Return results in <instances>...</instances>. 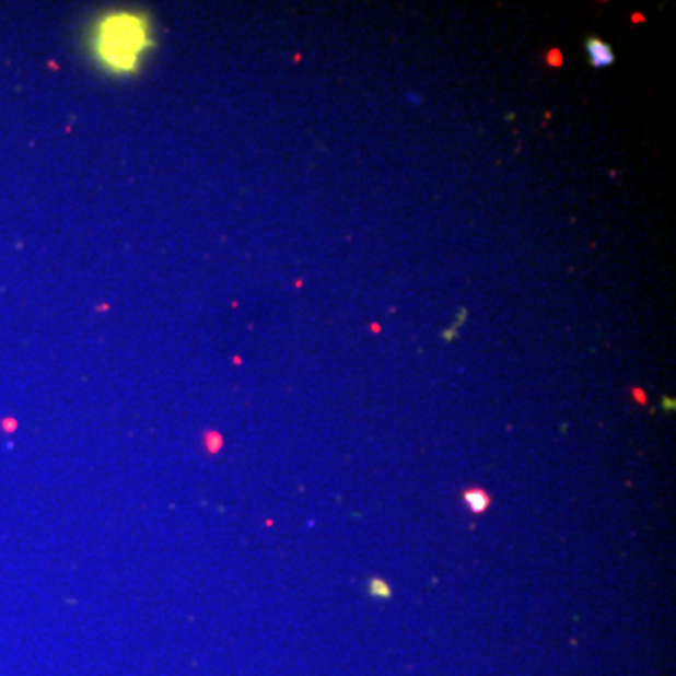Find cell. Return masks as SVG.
<instances>
[{
  "mask_svg": "<svg viewBox=\"0 0 676 676\" xmlns=\"http://www.w3.org/2000/svg\"><path fill=\"white\" fill-rule=\"evenodd\" d=\"M149 46L151 34L140 15H106L94 31V55L109 72H132Z\"/></svg>",
  "mask_w": 676,
  "mask_h": 676,
  "instance_id": "6da1fadb",
  "label": "cell"
},
{
  "mask_svg": "<svg viewBox=\"0 0 676 676\" xmlns=\"http://www.w3.org/2000/svg\"><path fill=\"white\" fill-rule=\"evenodd\" d=\"M586 55H588V60L594 68L610 67L615 62V54H613L609 44L599 40L597 36H592L586 40Z\"/></svg>",
  "mask_w": 676,
  "mask_h": 676,
  "instance_id": "7a4b0ae2",
  "label": "cell"
},
{
  "mask_svg": "<svg viewBox=\"0 0 676 676\" xmlns=\"http://www.w3.org/2000/svg\"><path fill=\"white\" fill-rule=\"evenodd\" d=\"M463 500L471 513H483L491 505V494L485 489H466Z\"/></svg>",
  "mask_w": 676,
  "mask_h": 676,
  "instance_id": "3957f363",
  "label": "cell"
},
{
  "mask_svg": "<svg viewBox=\"0 0 676 676\" xmlns=\"http://www.w3.org/2000/svg\"><path fill=\"white\" fill-rule=\"evenodd\" d=\"M369 591H371L372 597H378V599L392 597V586L384 579H372Z\"/></svg>",
  "mask_w": 676,
  "mask_h": 676,
  "instance_id": "277c9868",
  "label": "cell"
},
{
  "mask_svg": "<svg viewBox=\"0 0 676 676\" xmlns=\"http://www.w3.org/2000/svg\"><path fill=\"white\" fill-rule=\"evenodd\" d=\"M547 59L552 60V62H557V65H560V55H558V51H552V55H549Z\"/></svg>",
  "mask_w": 676,
  "mask_h": 676,
  "instance_id": "5b68a950",
  "label": "cell"
},
{
  "mask_svg": "<svg viewBox=\"0 0 676 676\" xmlns=\"http://www.w3.org/2000/svg\"><path fill=\"white\" fill-rule=\"evenodd\" d=\"M408 102H416V104H419V102H421V100H419V94H408Z\"/></svg>",
  "mask_w": 676,
  "mask_h": 676,
  "instance_id": "8992f818",
  "label": "cell"
}]
</instances>
